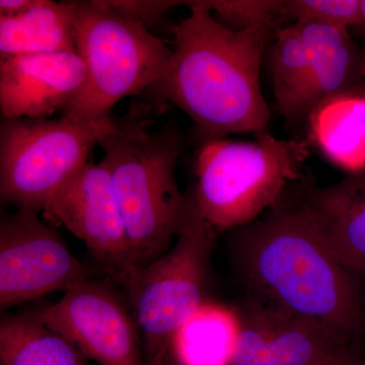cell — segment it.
Listing matches in <instances>:
<instances>
[{
  "label": "cell",
  "instance_id": "obj_4",
  "mask_svg": "<svg viewBox=\"0 0 365 365\" xmlns=\"http://www.w3.org/2000/svg\"><path fill=\"white\" fill-rule=\"evenodd\" d=\"M306 143L261 134L254 141H210L200 145L196 208L215 232L245 227L279 202L302 176Z\"/></svg>",
  "mask_w": 365,
  "mask_h": 365
},
{
  "label": "cell",
  "instance_id": "obj_7",
  "mask_svg": "<svg viewBox=\"0 0 365 365\" xmlns=\"http://www.w3.org/2000/svg\"><path fill=\"white\" fill-rule=\"evenodd\" d=\"M115 119H4L0 124V198L16 209L42 212L46 202L88 163Z\"/></svg>",
  "mask_w": 365,
  "mask_h": 365
},
{
  "label": "cell",
  "instance_id": "obj_8",
  "mask_svg": "<svg viewBox=\"0 0 365 365\" xmlns=\"http://www.w3.org/2000/svg\"><path fill=\"white\" fill-rule=\"evenodd\" d=\"M33 314L100 365H145L140 329L129 300L109 278L76 283L58 302Z\"/></svg>",
  "mask_w": 365,
  "mask_h": 365
},
{
  "label": "cell",
  "instance_id": "obj_3",
  "mask_svg": "<svg viewBox=\"0 0 365 365\" xmlns=\"http://www.w3.org/2000/svg\"><path fill=\"white\" fill-rule=\"evenodd\" d=\"M140 110L115 120L98 145L123 216L136 271L169 251L191 213L192 196L180 191L176 167L182 135L175 126L146 131Z\"/></svg>",
  "mask_w": 365,
  "mask_h": 365
},
{
  "label": "cell",
  "instance_id": "obj_12",
  "mask_svg": "<svg viewBox=\"0 0 365 365\" xmlns=\"http://www.w3.org/2000/svg\"><path fill=\"white\" fill-rule=\"evenodd\" d=\"M78 52L0 60V113L4 119L48 118L63 109L86 83Z\"/></svg>",
  "mask_w": 365,
  "mask_h": 365
},
{
  "label": "cell",
  "instance_id": "obj_14",
  "mask_svg": "<svg viewBox=\"0 0 365 365\" xmlns=\"http://www.w3.org/2000/svg\"><path fill=\"white\" fill-rule=\"evenodd\" d=\"M309 54L304 118L331 98L365 93V54L349 29L323 24H297Z\"/></svg>",
  "mask_w": 365,
  "mask_h": 365
},
{
  "label": "cell",
  "instance_id": "obj_6",
  "mask_svg": "<svg viewBox=\"0 0 365 365\" xmlns=\"http://www.w3.org/2000/svg\"><path fill=\"white\" fill-rule=\"evenodd\" d=\"M215 237L193 201L169 251L138 269L122 288L140 329L145 365H163L177 334L208 302L206 285Z\"/></svg>",
  "mask_w": 365,
  "mask_h": 365
},
{
  "label": "cell",
  "instance_id": "obj_21",
  "mask_svg": "<svg viewBox=\"0 0 365 365\" xmlns=\"http://www.w3.org/2000/svg\"><path fill=\"white\" fill-rule=\"evenodd\" d=\"M283 16L292 19L294 24L349 29L360 25V0H285Z\"/></svg>",
  "mask_w": 365,
  "mask_h": 365
},
{
  "label": "cell",
  "instance_id": "obj_23",
  "mask_svg": "<svg viewBox=\"0 0 365 365\" xmlns=\"http://www.w3.org/2000/svg\"><path fill=\"white\" fill-rule=\"evenodd\" d=\"M326 365H365V357L360 353L359 346H346Z\"/></svg>",
  "mask_w": 365,
  "mask_h": 365
},
{
  "label": "cell",
  "instance_id": "obj_9",
  "mask_svg": "<svg viewBox=\"0 0 365 365\" xmlns=\"http://www.w3.org/2000/svg\"><path fill=\"white\" fill-rule=\"evenodd\" d=\"M61 235L35 211L2 209L0 216V309L40 299L93 278Z\"/></svg>",
  "mask_w": 365,
  "mask_h": 365
},
{
  "label": "cell",
  "instance_id": "obj_15",
  "mask_svg": "<svg viewBox=\"0 0 365 365\" xmlns=\"http://www.w3.org/2000/svg\"><path fill=\"white\" fill-rule=\"evenodd\" d=\"M78 51L76 2L38 0L19 16L0 18V60Z\"/></svg>",
  "mask_w": 365,
  "mask_h": 365
},
{
  "label": "cell",
  "instance_id": "obj_16",
  "mask_svg": "<svg viewBox=\"0 0 365 365\" xmlns=\"http://www.w3.org/2000/svg\"><path fill=\"white\" fill-rule=\"evenodd\" d=\"M312 139L347 175L365 170V93L327 101L307 119Z\"/></svg>",
  "mask_w": 365,
  "mask_h": 365
},
{
  "label": "cell",
  "instance_id": "obj_13",
  "mask_svg": "<svg viewBox=\"0 0 365 365\" xmlns=\"http://www.w3.org/2000/svg\"><path fill=\"white\" fill-rule=\"evenodd\" d=\"M294 189L334 254L365 276V170L329 186L302 182Z\"/></svg>",
  "mask_w": 365,
  "mask_h": 365
},
{
  "label": "cell",
  "instance_id": "obj_19",
  "mask_svg": "<svg viewBox=\"0 0 365 365\" xmlns=\"http://www.w3.org/2000/svg\"><path fill=\"white\" fill-rule=\"evenodd\" d=\"M274 96L287 122L302 121L309 79V54L297 24L277 29L269 54Z\"/></svg>",
  "mask_w": 365,
  "mask_h": 365
},
{
  "label": "cell",
  "instance_id": "obj_18",
  "mask_svg": "<svg viewBox=\"0 0 365 365\" xmlns=\"http://www.w3.org/2000/svg\"><path fill=\"white\" fill-rule=\"evenodd\" d=\"M237 334L234 307L206 302L177 334L172 352L180 365H230Z\"/></svg>",
  "mask_w": 365,
  "mask_h": 365
},
{
  "label": "cell",
  "instance_id": "obj_25",
  "mask_svg": "<svg viewBox=\"0 0 365 365\" xmlns=\"http://www.w3.org/2000/svg\"><path fill=\"white\" fill-rule=\"evenodd\" d=\"M365 28V0H360V25Z\"/></svg>",
  "mask_w": 365,
  "mask_h": 365
},
{
  "label": "cell",
  "instance_id": "obj_27",
  "mask_svg": "<svg viewBox=\"0 0 365 365\" xmlns=\"http://www.w3.org/2000/svg\"><path fill=\"white\" fill-rule=\"evenodd\" d=\"M364 83H365V68H364Z\"/></svg>",
  "mask_w": 365,
  "mask_h": 365
},
{
  "label": "cell",
  "instance_id": "obj_2",
  "mask_svg": "<svg viewBox=\"0 0 365 365\" xmlns=\"http://www.w3.org/2000/svg\"><path fill=\"white\" fill-rule=\"evenodd\" d=\"M182 6L191 13L175 26L169 66L151 88L186 113L200 145L230 134L269 133L271 114L260 71L277 30H230L216 20L206 1Z\"/></svg>",
  "mask_w": 365,
  "mask_h": 365
},
{
  "label": "cell",
  "instance_id": "obj_17",
  "mask_svg": "<svg viewBox=\"0 0 365 365\" xmlns=\"http://www.w3.org/2000/svg\"><path fill=\"white\" fill-rule=\"evenodd\" d=\"M66 338L34 316H6L0 323V365H88Z\"/></svg>",
  "mask_w": 365,
  "mask_h": 365
},
{
  "label": "cell",
  "instance_id": "obj_10",
  "mask_svg": "<svg viewBox=\"0 0 365 365\" xmlns=\"http://www.w3.org/2000/svg\"><path fill=\"white\" fill-rule=\"evenodd\" d=\"M50 220L86 245L106 277L123 288L136 272L123 216L104 163L88 162L46 202Z\"/></svg>",
  "mask_w": 365,
  "mask_h": 365
},
{
  "label": "cell",
  "instance_id": "obj_24",
  "mask_svg": "<svg viewBox=\"0 0 365 365\" xmlns=\"http://www.w3.org/2000/svg\"><path fill=\"white\" fill-rule=\"evenodd\" d=\"M38 0H1L0 1V18L19 16L36 6Z\"/></svg>",
  "mask_w": 365,
  "mask_h": 365
},
{
  "label": "cell",
  "instance_id": "obj_11",
  "mask_svg": "<svg viewBox=\"0 0 365 365\" xmlns=\"http://www.w3.org/2000/svg\"><path fill=\"white\" fill-rule=\"evenodd\" d=\"M232 307L237 334L230 365H326L351 345L317 322L249 297Z\"/></svg>",
  "mask_w": 365,
  "mask_h": 365
},
{
  "label": "cell",
  "instance_id": "obj_5",
  "mask_svg": "<svg viewBox=\"0 0 365 365\" xmlns=\"http://www.w3.org/2000/svg\"><path fill=\"white\" fill-rule=\"evenodd\" d=\"M76 2L78 52L86 83L62 109L64 116L103 123L122 98L153 88L165 76L172 50L145 26L134 23L106 0Z\"/></svg>",
  "mask_w": 365,
  "mask_h": 365
},
{
  "label": "cell",
  "instance_id": "obj_1",
  "mask_svg": "<svg viewBox=\"0 0 365 365\" xmlns=\"http://www.w3.org/2000/svg\"><path fill=\"white\" fill-rule=\"evenodd\" d=\"M232 232V264L247 297L357 345L365 334V276L334 254L294 186L260 217Z\"/></svg>",
  "mask_w": 365,
  "mask_h": 365
},
{
  "label": "cell",
  "instance_id": "obj_26",
  "mask_svg": "<svg viewBox=\"0 0 365 365\" xmlns=\"http://www.w3.org/2000/svg\"><path fill=\"white\" fill-rule=\"evenodd\" d=\"M163 365H180L179 362L176 359V357L174 356L173 352L170 351L169 355H168L167 359H165V361H163Z\"/></svg>",
  "mask_w": 365,
  "mask_h": 365
},
{
  "label": "cell",
  "instance_id": "obj_22",
  "mask_svg": "<svg viewBox=\"0 0 365 365\" xmlns=\"http://www.w3.org/2000/svg\"><path fill=\"white\" fill-rule=\"evenodd\" d=\"M111 9L134 23L145 26L167 13L170 9L182 6L184 1L169 0H106Z\"/></svg>",
  "mask_w": 365,
  "mask_h": 365
},
{
  "label": "cell",
  "instance_id": "obj_20",
  "mask_svg": "<svg viewBox=\"0 0 365 365\" xmlns=\"http://www.w3.org/2000/svg\"><path fill=\"white\" fill-rule=\"evenodd\" d=\"M216 20L230 30L279 29L285 0H205Z\"/></svg>",
  "mask_w": 365,
  "mask_h": 365
}]
</instances>
